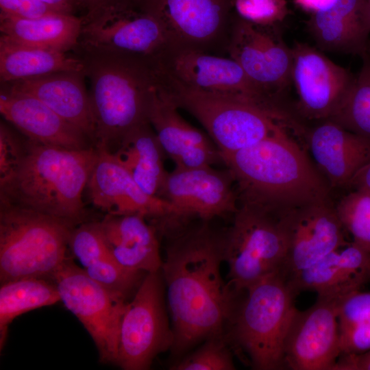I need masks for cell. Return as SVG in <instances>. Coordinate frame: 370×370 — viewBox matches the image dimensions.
<instances>
[{"mask_svg": "<svg viewBox=\"0 0 370 370\" xmlns=\"http://www.w3.org/2000/svg\"><path fill=\"white\" fill-rule=\"evenodd\" d=\"M168 232L171 236L160 271L174 336L171 351L180 358L195 345L225 333L238 295L221 274L223 233L204 221Z\"/></svg>", "mask_w": 370, "mask_h": 370, "instance_id": "6da1fadb", "label": "cell"}, {"mask_svg": "<svg viewBox=\"0 0 370 370\" xmlns=\"http://www.w3.org/2000/svg\"><path fill=\"white\" fill-rule=\"evenodd\" d=\"M221 157L236 185L238 205L280 218L330 201L328 182L288 131Z\"/></svg>", "mask_w": 370, "mask_h": 370, "instance_id": "7a4b0ae2", "label": "cell"}, {"mask_svg": "<svg viewBox=\"0 0 370 370\" xmlns=\"http://www.w3.org/2000/svg\"><path fill=\"white\" fill-rule=\"evenodd\" d=\"M84 71L95 123V146L113 152L135 126L149 122L150 105L159 84L153 58L82 50Z\"/></svg>", "mask_w": 370, "mask_h": 370, "instance_id": "3957f363", "label": "cell"}, {"mask_svg": "<svg viewBox=\"0 0 370 370\" xmlns=\"http://www.w3.org/2000/svg\"><path fill=\"white\" fill-rule=\"evenodd\" d=\"M97 156L95 147L71 149L25 140V154L0 201L75 225L85 217L82 193Z\"/></svg>", "mask_w": 370, "mask_h": 370, "instance_id": "277c9868", "label": "cell"}, {"mask_svg": "<svg viewBox=\"0 0 370 370\" xmlns=\"http://www.w3.org/2000/svg\"><path fill=\"white\" fill-rule=\"evenodd\" d=\"M160 85L178 108L195 116L221 155L254 145L282 131L296 135L303 127L295 114L257 103L199 92L159 73Z\"/></svg>", "mask_w": 370, "mask_h": 370, "instance_id": "5b68a950", "label": "cell"}, {"mask_svg": "<svg viewBox=\"0 0 370 370\" xmlns=\"http://www.w3.org/2000/svg\"><path fill=\"white\" fill-rule=\"evenodd\" d=\"M225 333L229 344L256 370L284 369V344L296 310L292 291L282 273L269 275L245 291Z\"/></svg>", "mask_w": 370, "mask_h": 370, "instance_id": "8992f818", "label": "cell"}, {"mask_svg": "<svg viewBox=\"0 0 370 370\" xmlns=\"http://www.w3.org/2000/svg\"><path fill=\"white\" fill-rule=\"evenodd\" d=\"M75 224L1 201L0 282L35 278L51 280L68 258Z\"/></svg>", "mask_w": 370, "mask_h": 370, "instance_id": "52a82bcc", "label": "cell"}, {"mask_svg": "<svg viewBox=\"0 0 370 370\" xmlns=\"http://www.w3.org/2000/svg\"><path fill=\"white\" fill-rule=\"evenodd\" d=\"M286 238L280 219L260 208L240 204L223 232V261L228 284L237 295L261 279L282 273Z\"/></svg>", "mask_w": 370, "mask_h": 370, "instance_id": "ba28073f", "label": "cell"}, {"mask_svg": "<svg viewBox=\"0 0 370 370\" xmlns=\"http://www.w3.org/2000/svg\"><path fill=\"white\" fill-rule=\"evenodd\" d=\"M154 62L163 76L191 89L223 97L243 99L284 110L288 103L258 87L239 64L204 51L168 47Z\"/></svg>", "mask_w": 370, "mask_h": 370, "instance_id": "9c48e42d", "label": "cell"}, {"mask_svg": "<svg viewBox=\"0 0 370 370\" xmlns=\"http://www.w3.org/2000/svg\"><path fill=\"white\" fill-rule=\"evenodd\" d=\"M164 293L160 270L147 273L127 301L121 320L115 363L121 369H149L157 356L171 349L174 336Z\"/></svg>", "mask_w": 370, "mask_h": 370, "instance_id": "30bf717a", "label": "cell"}, {"mask_svg": "<svg viewBox=\"0 0 370 370\" xmlns=\"http://www.w3.org/2000/svg\"><path fill=\"white\" fill-rule=\"evenodd\" d=\"M51 280L60 301L82 323L103 363H116L122 317L127 301L111 295L69 257Z\"/></svg>", "mask_w": 370, "mask_h": 370, "instance_id": "8fae6325", "label": "cell"}, {"mask_svg": "<svg viewBox=\"0 0 370 370\" xmlns=\"http://www.w3.org/2000/svg\"><path fill=\"white\" fill-rule=\"evenodd\" d=\"M160 21L141 8L101 5L82 18L79 46L153 58L169 47Z\"/></svg>", "mask_w": 370, "mask_h": 370, "instance_id": "7c38bea8", "label": "cell"}, {"mask_svg": "<svg viewBox=\"0 0 370 370\" xmlns=\"http://www.w3.org/2000/svg\"><path fill=\"white\" fill-rule=\"evenodd\" d=\"M234 184L227 169L175 168L168 173L158 196L173 208L172 219L164 228L185 225L193 217L209 221L214 217L234 214L238 199Z\"/></svg>", "mask_w": 370, "mask_h": 370, "instance_id": "4fadbf2b", "label": "cell"}, {"mask_svg": "<svg viewBox=\"0 0 370 370\" xmlns=\"http://www.w3.org/2000/svg\"><path fill=\"white\" fill-rule=\"evenodd\" d=\"M234 0H143L141 8L154 15L166 33L169 47L210 53L227 48Z\"/></svg>", "mask_w": 370, "mask_h": 370, "instance_id": "5bb4252c", "label": "cell"}, {"mask_svg": "<svg viewBox=\"0 0 370 370\" xmlns=\"http://www.w3.org/2000/svg\"><path fill=\"white\" fill-rule=\"evenodd\" d=\"M226 50L258 87L271 96L284 98L291 84L293 55L278 26H258L236 16Z\"/></svg>", "mask_w": 370, "mask_h": 370, "instance_id": "9a60e30c", "label": "cell"}, {"mask_svg": "<svg viewBox=\"0 0 370 370\" xmlns=\"http://www.w3.org/2000/svg\"><path fill=\"white\" fill-rule=\"evenodd\" d=\"M291 49V84L297 95V114L308 120L329 119L348 92L354 75L306 43L295 42Z\"/></svg>", "mask_w": 370, "mask_h": 370, "instance_id": "2e32d148", "label": "cell"}, {"mask_svg": "<svg viewBox=\"0 0 370 370\" xmlns=\"http://www.w3.org/2000/svg\"><path fill=\"white\" fill-rule=\"evenodd\" d=\"M337 301L317 297L309 308L296 309L284 344L285 369L332 370L340 356Z\"/></svg>", "mask_w": 370, "mask_h": 370, "instance_id": "e0dca14e", "label": "cell"}, {"mask_svg": "<svg viewBox=\"0 0 370 370\" xmlns=\"http://www.w3.org/2000/svg\"><path fill=\"white\" fill-rule=\"evenodd\" d=\"M280 219L286 238V278L349 243L330 201L299 208Z\"/></svg>", "mask_w": 370, "mask_h": 370, "instance_id": "ac0fdd59", "label": "cell"}, {"mask_svg": "<svg viewBox=\"0 0 370 370\" xmlns=\"http://www.w3.org/2000/svg\"><path fill=\"white\" fill-rule=\"evenodd\" d=\"M97 156L86 188L91 203L111 215L139 214L168 223L173 208L166 201L146 193L110 151Z\"/></svg>", "mask_w": 370, "mask_h": 370, "instance_id": "d6986e66", "label": "cell"}, {"mask_svg": "<svg viewBox=\"0 0 370 370\" xmlns=\"http://www.w3.org/2000/svg\"><path fill=\"white\" fill-rule=\"evenodd\" d=\"M158 84L149 111V122L166 153L179 169L212 166L223 163L210 138L190 125Z\"/></svg>", "mask_w": 370, "mask_h": 370, "instance_id": "ffe728a7", "label": "cell"}, {"mask_svg": "<svg viewBox=\"0 0 370 370\" xmlns=\"http://www.w3.org/2000/svg\"><path fill=\"white\" fill-rule=\"evenodd\" d=\"M85 78L84 71H65L1 84L38 99L84 133L95 145V123Z\"/></svg>", "mask_w": 370, "mask_h": 370, "instance_id": "44dd1931", "label": "cell"}, {"mask_svg": "<svg viewBox=\"0 0 370 370\" xmlns=\"http://www.w3.org/2000/svg\"><path fill=\"white\" fill-rule=\"evenodd\" d=\"M286 280L296 295L312 291L318 297L338 299L370 280V252L351 242Z\"/></svg>", "mask_w": 370, "mask_h": 370, "instance_id": "7402d4cb", "label": "cell"}, {"mask_svg": "<svg viewBox=\"0 0 370 370\" xmlns=\"http://www.w3.org/2000/svg\"><path fill=\"white\" fill-rule=\"evenodd\" d=\"M304 139L330 187L349 186L357 172L370 162V142L330 120L308 127Z\"/></svg>", "mask_w": 370, "mask_h": 370, "instance_id": "603a6c76", "label": "cell"}, {"mask_svg": "<svg viewBox=\"0 0 370 370\" xmlns=\"http://www.w3.org/2000/svg\"><path fill=\"white\" fill-rule=\"evenodd\" d=\"M0 112L32 140L71 149L95 147L84 133L32 95L1 88Z\"/></svg>", "mask_w": 370, "mask_h": 370, "instance_id": "cb8c5ba5", "label": "cell"}, {"mask_svg": "<svg viewBox=\"0 0 370 370\" xmlns=\"http://www.w3.org/2000/svg\"><path fill=\"white\" fill-rule=\"evenodd\" d=\"M308 29L321 51L361 56L368 51L370 12L367 0H337L310 16Z\"/></svg>", "mask_w": 370, "mask_h": 370, "instance_id": "d4e9b609", "label": "cell"}, {"mask_svg": "<svg viewBox=\"0 0 370 370\" xmlns=\"http://www.w3.org/2000/svg\"><path fill=\"white\" fill-rule=\"evenodd\" d=\"M139 214H106L99 221L111 256L122 266L147 273L160 270L156 230Z\"/></svg>", "mask_w": 370, "mask_h": 370, "instance_id": "484cf974", "label": "cell"}, {"mask_svg": "<svg viewBox=\"0 0 370 370\" xmlns=\"http://www.w3.org/2000/svg\"><path fill=\"white\" fill-rule=\"evenodd\" d=\"M112 153L146 193L158 197L168 175L166 155L149 122L131 129Z\"/></svg>", "mask_w": 370, "mask_h": 370, "instance_id": "4316f807", "label": "cell"}, {"mask_svg": "<svg viewBox=\"0 0 370 370\" xmlns=\"http://www.w3.org/2000/svg\"><path fill=\"white\" fill-rule=\"evenodd\" d=\"M82 18L58 13L32 19L0 15L1 36L12 42L66 52L79 46Z\"/></svg>", "mask_w": 370, "mask_h": 370, "instance_id": "83f0119b", "label": "cell"}, {"mask_svg": "<svg viewBox=\"0 0 370 370\" xmlns=\"http://www.w3.org/2000/svg\"><path fill=\"white\" fill-rule=\"evenodd\" d=\"M81 57L16 43L0 37V81L15 80L65 71H84Z\"/></svg>", "mask_w": 370, "mask_h": 370, "instance_id": "f1b7e54d", "label": "cell"}, {"mask_svg": "<svg viewBox=\"0 0 370 370\" xmlns=\"http://www.w3.org/2000/svg\"><path fill=\"white\" fill-rule=\"evenodd\" d=\"M60 301L55 283L44 278H23L1 284L0 349L3 348L8 328L18 316Z\"/></svg>", "mask_w": 370, "mask_h": 370, "instance_id": "f546056e", "label": "cell"}, {"mask_svg": "<svg viewBox=\"0 0 370 370\" xmlns=\"http://www.w3.org/2000/svg\"><path fill=\"white\" fill-rule=\"evenodd\" d=\"M360 56V69L354 76L346 96L328 120L370 142V53L367 51Z\"/></svg>", "mask_w": 370, "mask_h": 370, "instance_id": "4dcf8cb0", "label": "cell"}, {"mask_svg": "<svg viewBox=\"0 0 370 370\" xmlns=\"http://www.w3.org/2000/svg\"><path fill=\"white\" fill-rule=\"evenodd\" d=\"M83 269L88 276L111 295L127 301L134 296L147 274L122 266L111 256Z\"/></svg>", "mask_w": 370, "mask_h": 370, "instance_id": "1f68e13d", "label": "cell"}, {"mask_svg": "<svg viewBox=\"0 0 370 370\" xmlns=\"http://www.w3.org/2000/svg\"><path fill=\"white\" fill-rule=\"evenodd\" d=\"M338 218L352 243L370 252V192L354 189L336 206Z\"/></svg>", "mask_w": 370, "mask_h": 370, "instance_id": "d6a6232c", "label": "cell"}, {"mask_svg": "<svg viewBox=\"0 0 370 370\" xmlns=\"http://www.w3.org/2000/svg\"><path fill=\"white\" fill-rule=\"evenodd\" d=\"M225 334L212 336L194 352L181 357L172 370H234L235 365Z\"/></svg>", "mask_w": 370, "mask_h": 370, "instance_id": "836d02e7", "label": "cell"}, {"mask_svg": "<svg viewBox=\"0 0 370 370\" xmlns=\"http://www.w3.org/2000/svg\"><path fill=\"white\" fill-rule=\"evenodd\" d=\"M69 247L82 268L111 256L99 221L82 222L75 226Z\"/></svg>", "mask_w": 370, "mask_h": 370, "instance_id": "e575fe53", "label": "cell"}, {"mask_svg": "<svg viewBox=\"0 0 370 370\" xmlns=\"http://www.w3.org/2000/svg\"><path fill=\"white\" fill-rule=\"evenodd\" d=\"M237 16L256 25L275 27L290 14L286 0H234Z\"/></svg>", "mask_w": 370, "mask_h": 370, "instance_id": "d590c367", "label": "cell"}, {"mask_svg": "<svg viewBox=\"0 0 370 370\" xmlns=\"http://www.w3.org/2000/svg\"><path fill=\"white\" fill-rule=\"evenodd\" d=\"M25 154V140L5 123L0 124V190L15 177Z\"/></svg>", "mask_w": 370, "mask_h": 370, "instance_id": "8d00e7d4", "label": "cell"}, {"mask_svg": "<svg viewBox=\"0 0 370 370\" xmlns=\"http://www.w3.org/2000/svg\"><path fill=\"white\" fill-rule=\"evenodd\" d=\"M339 327L370 325V291L351 293L337 301Z\"/></svg>", "mask_w": 370, "mask_h": 370, "instance_id": "74e56055", "label": "cell"}, {"mask_svg": "<svg viewBox=\"0 0 370 370\" xmlns=\"http://www.w3.org/2000/svg\"><path fill=\"white\" fill-rule=\"evenodd\" d=\"M58 13L62 12L41 0H0L2 16L32 19Z\"/></svg>", "mask_w": 370, "mask_h": 370, "instance_id": "f35d334b", "label": "cell"}, {"mask_svg": "<svg viewBox=\"0 0 370 370\" xmlns=\"http://www.w3.org/2000/svg\"><path fill=\"white\" fill-rule=\"evenodd\" d=\"M340 356L360 354L370 350V325L339 327Z\"/></svg>", "mask_w": 370, "mask_h": 370, "instance_id": "ab89813d", "label": "cell"}, {"mask_svg": "<svg viewBox=\"0 0 370 370\" xmlns=\"http://www.w3.org/2000/svg\"><path fill=\"white\" fill-rule=\"evenodd\" d=\"M332 370H370V350L360 354L340 356Z\"/></svg>", "mask_w": 370, "mask_h": 370, "instance_id": "60d3db41", "label": "cell"}, {"mask_svg": "<svg viewBox=\"0 0 370 370\" xmlns=\"http://www.w3.org/2000/svg\"><path fill=\"white\" fill-rule=\"evenodd\" d=\"M294 5L310 16L330 10L337 0H293Z\"/></svg>", "mask_w": 370, "mask_h": 370, "instance_id": "b9f144b4", "label": "cell"}, {"mask_svg": "<svg viewBox=\"0 0 370 370\" xmlns=\"http://www.w3.org/2000/svg\"><path fill=\"white\" fill-rule=\"evenodd\" d=\"M349 186L354 189H362L370 192V162L357 172Z\"/></svg>", "mask_w": 370, "mask_h": 370, "instance_id": "7bdbcfd3", "label": "cell"}, {"mask_svg": "<svg viewBox=\"0 0 370 370\" xmlns=\"http://www.w3.org/2000/svg\"><path fill=\"white\" fill-rule=\"evenodd\" d=\"M62 13L74 14L75 10L82 7L79 0H41Z\"/></svg>", "mask_w": 370, "mask_h": 370, "instance_id": "ee69618b", "label": "cell"}, {"mask_svg": "<svg viewBox=\"0 0 370 370\" xmlns=\"http://www.w3.org/2000/svg\"><path fill=\"white\" fill-rule=\"evenodd\" d=\"M142 2L143 0H104L101 5H112L122 8H140Z\"/></svg>", "mask_w": 370, "mask_h": 370, "instance_id": "f6af8a7d", "label": "cell"}, {"mask_svg": "<svg viewBox=\"0 0 370 370\" xmlns=\"http://www.w3.org/2000/svg\"><path fill=\"white\" fill-rule=\"evenodd\" d=\"M104 0H79L82 7L86 9L87 12L99 7Z\"/></svg>", "mask_w": 370, "mask_h": 370, "instance_id": "bcb514c9", "label": "cell"}, {"mask_svg": "<svg viewBox=\"0 0 370 370\" xmlns=\"http://www.w3.org/2000/svg\"><path fill=\"white\" fill-rule=\"evenodd\" d=\"M367 4H368L369 12H370V0H367ZM368 51L370 53V42H369V45Z\"/></svg>", "mask_w": 370, "mask_h": 370, "instance_id": "7dc6e473", "label": "cell"}]
</instances>
